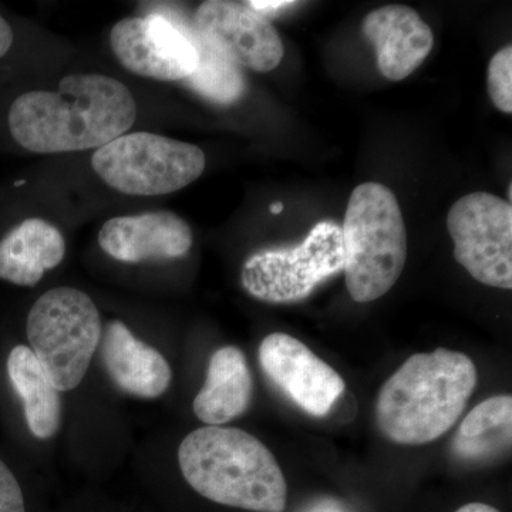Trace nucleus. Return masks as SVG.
I'll return each mask as SVG.
<instances>
[{
    "label": "nucleus",
    "instance_id": "0eeeda50",
    "mask_svg": "<svg viewBox=\"0 0 512 512\" xmlns=\"http://www.w3.org/2000/svg\"><path fill=\"white\" fill-rule=\"evenodd\" d=\"M342 227L320 221L298 247L266 249L249 256L242 266V288L269 303L308 298L316 286L343 271Z\"/></svg>",
    "mask_w": 512,
    "mask_h": 512
},
{
    "label": "nucleus",
    "instance_id": "ddd939ff",
    "mask_svg": "<svg viewBox=\"0 0 512 512\" xmlns=\"http://www.w3.org/2000/svg\"><path fill=\"white\" fill-rule=\"evenodd\" d=\"M362 30L375 46L380 73L390 82H400L416 72L434 46L430 26L409 6L389 5L373 10L366 16Z\"/></svg>",
    "mask_w": 512,
    "mask_h": 512
},
{
    "label": "nucleus",
    "instance_id": "6ab92c4d",
    "mask_svg": "<svg viewBox=\"0 0 512 512\" xmlns=\"http://www.w3.org/2000/svg\"><path fill=\"white\" fill-rule=\"evenodd\" d=\"M190 36L197 49L198 64L195 72L185 79L188 86L212 103L228 106L241 99L247 89L241 67L208 45L194 26H190Z\"/></svg>",
    "mask_w": 512,
    "mask_h": 512
},
{
    "label": "nucleus",
    "instance_id": "5701e85b",
    "mask_svg": "<svg viewBox=\"0 0 512 512\" xmlns=\"http://www.w3.org/2000/svg\"><path fill=\"white\" fill-rule=\"evenodd\" d=\"M13 40H15V35H13L12 26L9 25L8 20L0 15V59L9 52Z\"/></svg>",
    "mask_w": 512,
    "mask_h": 512
},
{
    "label": "nucleus",
    "instance_id": "f8f14e48",
    "mask_svg": "<svg viewBox=\"0 0 512 512\" xmlns=\"http://www.w3.org/2000/svg\"><path fill=\"white\" fill-rule=\"evenodd\" d=\"M192 241L190 225L170 211L111 218L99 232L101 249L126 264L183 258Z\"/></svg>",
    "mask_w": 512,
    "mask_h": 512
},
{
    "label": "nucleus",
    "instance_id": "20e7f679",
    "mask_svg": "<svg viewBox=\"0 0 512 512\" xmlns=\"http://www.w3.org/2000/svg\"><path fill=\"white\" fill-rule=\"evenodd\" d=\"M343 271L353 301L386 295L403 274L407 234L396 195L386 185L365 183L350 195L342 227Z\"/></svg>",
    "mask_w": 512,
    "mask_h": 512
},
{
    "label": "nucleus",
    "instance_id": "f03ea898",
    "mask_svg": "<svg viewBox=\"0 0 512 512\" xmlns=\"http://www.w3.org/2000/svg\"><path fill=\"white\" fill-rule=\"evenodd\" d=\"M476 386V365L464 353L444 348L417 353L380 389L377 426L402 446L433 443L453 429Z\"/></svg>",
    "mask_w": 512,
    "mask_h": 512
},
{
    "label": "nucleus",
    "instance_id": "9d476101",
    "mask_svg": "<svg viewBox=\"0 0 512 512\" xmlns=\"http://www.w3.org/2000/svg\"><path fill=\"white\" fill-rule=\"evenodd\" d=\"M258 356L276 389L309 416H328L345 392L342 376L291 335L278 332L266 336Z\"/></svg>",
    "mask_w": 512,
    "mask_h": 512
},
{
    "label": "nucleus",
    "instance_id": "f3484780",
    "mask_svg": "<svg viewBox=\"0 0 512 512\" xmlns=\"http://www.w3.org/2000/svg\"><path fill=\"white\" fill-rule=\"evenodd\" d=\"M6 367L10 383L22 399L30 433L39 440L52 439L62 424L59 390L29 346L19 345L10 350Z\"/></svg>",
    "mask_w": 512,
    "mask_h": 512
},
{
    "label": "nucleus",
    "instance_id": "2eb2a0df",
    "mask_svg": "<svg viewBox=\"0 0 512 512\" xmlns=\"http://www.w3.org/2000/svg\"><path fill=\"white\" fill-rule=\"evenodd\" d=\"M254 397V377L237 346H224L211 356L207 379L195 396V416L207 426H224L242 416Z\"/></svg>",
    "mask_w": 512,
    "mask_h": 512
},
{
    "label": "nucleus",
    "instance_id": "a211bd4d",
    "mask_svg": "<svg viewBox=\"0 0 512 512\" xmlns=\"http://www.w3.org/2000/svg\"><path fill=\"white\" fill-rule=\"evenodd\" d=\"M512 397L493 396L478 404L460 424L451 451L464 463H488L511 450Z\"/></svg>",
    "mask_w": 512,
    "mask_h": 512
},
{
    "label": "nucleus",
    "instance_id": "393cba45",
    "mask_svg": "<svg viewBox=\"0 0 512 512\" xmlns=\"http://www.w3.org/2000/svg\"><path fill=\"white\" fill-rule=\"evenodd\" d=\"M269 210H271L272 214L274 215H278V214H281L282 210H284V204H282V202H274V204L271 205V208H269Z\"/></svg>",
    "mask_w": 512,
    "mask_h": 512
},
{
    "label": "nucleus",
    "instance_id": "39448f33",
    "mask_svg": "<svg viewBox=\"0 0 512 512\" xmlns=\"http://www.w3.org/2000/svg\"><path fill=\"white\" fill-rule=\"evenodd\" d=\"M30 349L60 393L76 389L99 348L103 326L87 293L62 286L43 293L26 322Z\"/></svg>",
    "mask_w": 512,
    "mask_h": 512
},
{
    "label": "nucleus",
    "instance_id": "7ed1b4c3",
    "mask_svg": "<svg viewBox=\"0 0 512 512\" xmlns=\"http://www.w3.org/2000/svg\"><path fill=\"white\" fill-rule=\"evenodd\" d=\"M188 484L202 497L254 512H284L288 483L272 451L235 427L205 426L178 448Z\"/></svg>",
    "mask_w": 512,
    "mask_h": 512
},
{
    "label": "nucleus",
    "instance_id": "423d86ee",
    "mask_svg": "<svg viewBox=\"0 0 512 512\" xmlns=\"http://www.w3.org/2000/svg\"><path fill=\"white\" fill-rule=\"evenodd\" d=\"M204 151L160 134L126 133L94 151L93 170L113 190L156 197L183 190L204 173Z\"/></svg>",
    "mask_w": 512,
    "mask_h": 512
},
{
    "label": "nucleus",
    "instance_id": "6e6552de",
    "mask_svg": "<svg viewBox=\"0 0 512 512\" xmlns=\"http://www.w3.org/2000/svg\"><path fill=\"white\" fill-rule=\"evenodd\" d=\"M454 256L480 284L512 288V207L488 192L454 202L447 215Z\"/></svg>",
    "mask_w": 512,
    "mask_h": 512
},
{
    "label": "nucleus",
    "instance_id": "a878e982",
    "mask_svg": "<svg viewBox=\"0 0 512 512\" xmlns=\"http://www.w3.org/2000/svg\"><path fill=\"white\" fill-rule=\"evenodd\" d=\"M511 198H512V184L508 185V202L511 204Z\"/></svg>",
    "mask_w": 512,
    "mask_h": 512
},
{
    "label": "nucleus",
    "instance_id": "f257e3e1",
    "mask_svg": "<svg viewBox=\"0 0 512 512\" xmlns=\"http://www.w3.org/2000/svg\"><path fill=\"white\" fill-rule=\"evenodd\" d=\"M126 84L104 74H72L55 92L22 94L9 110L10 134L30 153L99 150L126 134L137 120Z\"/></svg>",
    "mask_w": 512,
    "mask_h": 512
},
{
    "label": "nucleus",
    "instance_id": "412c9836",
    "mask_svg": "<svg viewBox=\"0 0 512 512\" xmlns=\"http://www.w3.org/2000/svg\"><path fill=\"white\" fill-rule=\"evenodd\" d=\"M0 512H26L25 498L15 474L0 460Z\"/></svg>",
    "mask_w": 512,
    "mask_h": 512
},
{
    "label": "nucleus",
    "instance_id": "4be33fe9",
    "mask_svg": "<svg viewBox=\"0 0 512 512\" xmlns=\"http://www.w3.org/2000/svg\"><path fill=\"white\" fill-rule=\"evenodd\" d=\"M247 5L255 12L265 16L266 13L278 12V10L296 5V2H293V0H252V2H247Z\"/></svg>",
    "mask_w": 512,
    "mask_h": 512
},
{
    "label": "nucleus",
    "instance_id": "9b49d317",
    "mask_svg": "<svg viewBox=\"0 0 512 512\" xmlns=\"http://www.w3.org/2000/svg\"><path fill=\"white\" fill-rule=\"evenodd\" d=\"M195 32L222 55L252 72H272L284 59V43L266 16L247 2L208 0L198 6Z\"/></svg>",
    "mask_w": 512,
    "mask_h": 512
},
{
    "label": "nucleus",
    "instance_id": "aec40b11",
    "mask_svg": "<svg viewBox=\"0 0 512 512\" xmlns=\"http://www.w3.org/2000/svg\"><path fill=\"white\" fill-rule=\"evenodd\" d=\"M487 87L490 99L498 110L512 113V47L495 53L488 64Z\"/></svg>",
    "mask_w": 512,
    "mask_h": 512
},
{
    "label": "nucleus",
    "instance_id": "1a4fd4ad",
    "mask_svg": "<svg viewBox=\"0 0 512 512\" xmlns=\"http://www.w3.org/2000/svg\"><path fill=\"white\" fill-rule=\"evenodd\" d=\"M110 45L119 62L137 76L178 82L197 69L190 25L163 15L120 20L111 29Z\"/></svg>",
    "mask_w": 512,
    "mask_h": 512
},
{
    "label": "nucleus",
    "instance_id": "4468645a",
    "mask_svg": "<svg viewBox=\"0 0 512 512\" xmlns=\"http://www.w3.org/2000/svg\"><path fill=\"white\" fill-rule=\"evenodd\" d=\"M99 346L104 369L121 392L140 399H157L167 392L173 379L167 359L123 322L111 320Z\"/></svg>",
    "mask_w": 512,
    "mask_h": 512
},
{
    "label": "nucleus",
    "instance_id": "dca6fc26",
    "mask_svg": "<svg viewBox=\"0 0 512 512\" xmlns=\"http://www.w3.org/2000/svg\"><path fill=\"white\" fill-rule=\"evenodd\" d=\"M66 242L62 232L45 220L20 222L0 241V279L32 288L47 271L62 264Z\"/></svg>",
    "mask_w": 512,
    "mask_h": 512
},
{
    "label": "nucleus",
    "instance_id": "b1692460",
    "mask_svg": "<svg viewBox=\"0 0 512 512\" xmlns=\"http://www.w3.org/2000/svg\"><path fill=\"white\" fill-rule=\"evenodd\" d=\"M456 512H500L497 508L491 507V505L483 503H470L463 505L458 508Z\"/></svg>",
    "mask_w": 512,
    "mask_h": 512
}]
</instances>
